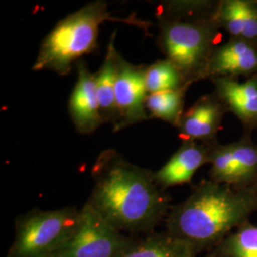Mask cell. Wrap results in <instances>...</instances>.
I'll return each instance as SVG.
<instances>
[{
  "label": "cell",
  "instance_id": "cell-1",
  "mask_svg": "<svg viewBox=\"0 0 257 257\" xmlns=\"http://www.w3.org/2000/svg\"><path fill=\"white\" fill-rule=\"evenodd\" d=\"M93 188L87 203L122 232H148L167 217L170 198L154 172L106 149L92 166Z\"/></svg>",
  "mask_w": 257,
  "mask_h": 257
},
{
  "label": "cell",
  "instance_id": "cell-2",
  "mask_svg": "<svg viewBox=\"0 0 257 257\" xmlns=\"http://www.w3.org/2000/svg\"><path fill=\"white\" fill-rule=\"evenodd\" d=\"M255 211L253 189H235L207 179L169 211L166 232L199 256L249 221Z\"/></svg>",
  "mask_w": 257,
  "mask_h": 257
},
{
  "label": "cell",
  "instance_id": "cell-3",
  "mask_svg": "<svg viewBox=\"0 0 257 257\" xmlns=\"http://www.w3.org/2000/svg\"><path fill=\"white\" fill-rule=\"evenodd\" d=\"M107 21H123L145 29L143 21L113 18L104 0L92 1L60 20L39 48L33 70L51 71L61 76L72 72L84 55L97 48L99 28Z\"/></svg>",
  "mask_w": 257,
  "mask_h": 257
},
{
  "label": "cell",
  "instance_id": "cell-4",
  "mask_svg": "<svg viewBox=\"0 0 257 257\" xmlns=\"http://www.w3.org/2000/svg\"><path fill=\"white\" fill-rule=\"evenodd\" d=\"M157 46L181 71L187 81H201L213 50L219 45L221 29L215 16H156Z\"/></svg>",
  "mask_w": 257,
  "mask_h": 257
},
{
  "label": "cell",
  "instance_id": "cell-5",
  "mask_svg": "<svg viewBox=\"0 0 257 257\" xmlns=\"http://www.w3.org/2000/svg\"><path fill=\"white\" fill-rule=\"evenodd\" d=\"M80 210L66 207L43 211L34 209L16 220L14 242L5 257H50L73 236Z\"/></svg>",
  "mask_w": 257,
  "mask_h": 257
},
{
  "label": "cell",
  "instance_id": "cell-6",
  "mask_svg": "<svg viewBox=\"0 0 257 257\" xmlns=\"http://www.w3.org/2000/svg\"><path fill=\"white\" fill-rule=\"evenodd\" d=\"M139 241L117 230L86 202L80 209L78 225L73 236L53 255L122 257Z\"/></svg>",
  "mask_w": 257,
  "mask_h": 257
},
{
  "label": "cell",
  "instance_id": "cell-7",
  "mask_svg": "<svg viewBox=\"0 0 257 257\" xmlns=\"http://www.w3.org/2000/svg\"><path fill=\"white\" fill-rule=\"evenodd\" d=\"M209 164L212 181L235 189H253L257 185V143L245 134L228 144L216 141Z\"/></svg>",
  "mask_w": 257,
  "mask_h": 257
},
{
  "label": "cell",
  "instance_id": "cell-8",
  "mask_svg": "<svg viewBox=\"0 0 257 257\" xmlns=\"http://www.w3.org/2000/svg\"><path fill=\"white\" fill-rule=\"evenodd\" d=\"M146 69L145 66L128 62L120 55L115 87L114 132L149 119L145 106L148 96Z\"/></svg>",
  "mask_w": 257,
  "mask_h": 257
},
{
  "label": "cell",
  "instance_id": "cell-9",
  "mask_svg": "<svg viewBox=\"0 0 257 257\" xmlns=\"http://www.w3.org/2000/svg\"><path fill=\"white\" fill-rule=\"evenodd\" d=\"M257 74V47L244 40L230 38L213 50L203 73V80L216 77L239 79Z\"/></svg>",
  "mask_w": 257,
  "mask_h": 257
},
{
  "label": "cell",
  "instance_id": "cell-10",
  "mask_svg": "<svg viewBox=\"0 0 257 257\" xmlns=\"http://www.w3.org/2000/svg\"><path fill=\"white\" fill-rule=\"evenodd\" d=\"M227 109L219 97L212 92L200 96L191 108L184 111L176 128L182 141L213 142Z\"/></svg>",
  "mask_w": 257,
  "mask_h": 257
},
{
  "label": "cell",
  "instance_id": "cell-11",
  "mask_svg": "<svg viewBox=\"0 0 257 257\" xmlns=\"http://www.w3.org/2000/svg\"><path fill=\"white\" fill-rule=\"evenodd\" d=\"M211 82L227 111L241 123L243 134L251 136L257 130V74L243 82L229 77L212 78Z\"/></svg>",
  "mask_w": 257,
  "mask_h": 257
},
{
  "label": "cell",
  "instance_id": "cell-12",
  "mask_svg": "<svg viewBox=\"0 0 257 257\" xmlns=\"http://www.w3.org/2000/svg\"><path fill=\"white\" fill-rule=\"evenodd\" d=\"M76 70L77 81L69 101V113L79 134L91 135L103 124L94 74L83 59L76 63Z\"/></svg>",
  "mask_w": 257,
  "mask_h": 257
},
{
  "label": "cell",
  "instance_id": "cell-13",
  "mask_svg": "<svg viewBox=\"0 0 257 257\" xmlns=\"http://www.w3.org/2000/svg\"><path fill=\"white\" fill-rule=\"evenodd\" d=\"M216 141H182L181 146L165 165L154 172L157 185L165 190L176 185L190 183L198 169L210 163L212 145Z\"/></svg>",
  "mask_w": 257,
  "mask_h": 257
},
{
  "label": "cell",
  "instance_id": "cell-14",
  "mask_svg": "<svg viewBox=\"0 0 257 257\" xmlns=\"http://www.w3.org/2000/svg\"><path fill=\"white\" fill-rule=\"evenodd\" d=\"M215 20L230 38L257 47V0H220Z\"/></svg>",
  "mask_w": 257,
  "mask_h": 257
},
{
  "label": "cell",
  "instance_id": "cell-15",
  "mask_svg": "<svg viewBox=\"0 0 257 257\" xmlns=\"http://www.w3.org/2000/svg\"><path fill=\"white\" fill-rule=\"evenodd\" d=\"M115 37L116 32L114 31L107 47L105 58L99 70L94 74L96 94L103 123H111L112 126L116 122L115 87L118 72V60L121 55L114 44Z\"/></svg>",
  "mask_w": 257,
  "mask_h": 257
},
{
  "label": "cell",
  "instance_id": "cell-16",
  "mask_svg": "<svg viewBox=\"0 0 257 257\" xmlns=\"http://www.w3.org/2000/svg\"><path fill=\"white\" fill-rule=\"evenodd\" d=\"M199 257H257V225L245 222Z\"/></svg>",
  "mask_w": 257,
  "mask_h": 257
},
{
  "label": "cell",
  "instance_id": "cell-17",
  "mask_svg": "<svg viewBox=\"0 0 257 257\" xmlns=\"http://www.w3.org/2000/svg\"><path fill=\"white\" fill-rule=\"evenodd\" d=\"M122 257H199L191 248L176 241L167 232L140 239L138 245Z\"/></svg>",
  "mask_w": 257,
  "mask_h": 257
},
{
  "label": "cell",
  "instance_id": "cell-18",
  "mask_svg": "<svg viewBox=\"0 0 257 257\" xmlns=\"http://www.w3.org/2000/svg\"><path fill=\"white\" fill-rule=\"evenodd\" d=\"M189 88L148 94L145 106L150 117L163 120L176 128L185 111V96Z\"/></svg>",
  "mask_w": 257,
  "mask_h": 257
},
{
  "label": "cell",
  "instance_id": "cell-19",
  "mask_svg": "<svg viewBox=\"0 0 257 257\" xmlns=\"http://www.w3.org/2000/svg\"><path fill=\"white\" fill-rule=\"evenodd\" d=\"M191 86L181 71L166 58L157 60L146 69L148 94L177 91Z\"/></svg>",
  "mask_w": 257,
  "mask_h": 257
},
{
  "label": "cell",
  "instance_id": "cell-20",
  "mask_svg": "<svg viewBox=\"0 0 257 257\" xmlns=\"http://www.w3.org/2000/svg\"><path fill=\"white\" fill-rule=\"evenodd\" d=\"M220 0H169L158 5L156 16H216Z\"/></svg>",
  "mask_w": 257,
  "mask_h": 257
},
{
  "label": "cell",
  "instance_id": "cell-21",
  "mask_svg": "<svg viewBox=\"0 0 257 257\" xmlns=\"http://www.w3.org/2000/svg\"><path fill=\"white\" fill-rule=\"evenodd\" d=\"M253 190H254V193H255V195H256V199H257V185L253 188Z\"/></svg>",
  "mask_w": 257,
  "mask_h": 257
},
{
  "label": "cell",
  "instance_id": "cell-22",
  "mask_svg": "<svg viewBox=\"0 0 257 257\" xmlns=\"http://www.w3.org/2000/svg\"><path fill=\"white\" fill-rule=\"evenodd\" d=\"M50 257H58V256H55V255H52V256H50Z\"/></svg>",
  "mask_w": 257,
  "mask_h": 257
}]
</instances>
